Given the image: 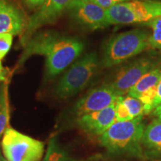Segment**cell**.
I'll return each instance as SVG.
<instances>
[{"instance_id":"6da1fadb","label":"cell","mask_w":161,"mask_h":161,"mask_svg":"<svg viewBox=\"0 0 161 161\" xmlns=\"http://www.w3.org/2000/svg\"><path fill=\"white\" fill-rule=\"evenodd\" d=\"M24 46L17 67L33 55L46 57V78L55 77L81 55L84 43L78 38L61 35L57 31H43L35 34Z\"/></svg>"},{"instance_id":"7a4b0ae2","label":"cell","mask_w":161,"mask_h":161,"mask_svg":"<svg viewBox=\"0 0 161 161\" xmlns=\"http://www.w3.org/2000/svg\"><path fill=\"white\" fill-rule=\"evenodd\" d=\"M142 116L116 121L101 136V144L114 155L143 156L142 139L145 130Z\"/></svg>"},{"instance_id":"3957f363","label":"cell","mask_w":161,"mask_h":161,"mask_svg":"<svg viewBox=\"0 0 161 161\" xmlns=\"http://www.w3.org/2000/svg\"><path fill=\"white\" fill-rule=\"evenodd\" d=\"M100 62L96 52H90L72 64L58 80L54 96L66 99L75 96L87 86L98 71Z\"/></svg>"},{"instance_id":"277c9868","label":"cell","mask_w":161,"mask_h":161,"mask_svg":"<svg viewBox=\"0 0 161 161\" xmlns=\"http://www.w3.org/2000/svg\"><path fill=\"white\" fill-rule=\"evenodd\" d=\"M148 32L143 29L130 30L113 37L104 48L102 66L111 67L148 49Z\"/></svg>"},{"instance_id":"5b68a950","label":"cell","mask_w":161,"mask_h":161,"mask_svg":"<svg viewBox=\"0 0 161 161\" xmlns=\"http://www.w3.org/2000/svg\"><path fill=\"white\" fill-rule=\"evenodd\" d=\"M110 25L148 23L161 16V1L130 0L106 9Z\"/></svg>"},{"instance_id":"8992f818","label":"cell","mask_w":161,"mask_h":161,"mask_svg":"<svg viewBox=\"0 0 161 161\" xmlns=\"http://www.w3.org/2000/svg\"><path fill=\"white\" fill-rule=\"evenodd\" d=\"M2 150L8 161H40L44 143L8 127L3 136Z\"/></svg>"},{"instance_id":"52a82bcc","label":"cell","mask_w":161,"mask_h":161,"mask_svg":"<svg viewBox=\"0 0 161 161\" xmlns=\"http://www.w3.org/2000/svg\"><path fill=\"white\" fill-rule=\"evenodd\" d=\"M160 64V52L142 56L119 69L109 84L118 96H123L142 76Z\"/></svg>"},{"instance_id":"ba28073f","label":"cell","mask_w":161,"mask_h":161,"mask_svg":"<svg viewBox=\"0 0 161 161\" xmlns=\"http://www.w3.org/2000/svg\"><path fill=\"white\" fill-rule=\"evenodd\" d=\"M66 11L69 17L84 29L97 30L110 25L106 9L90 0H73Z\"/></svg>"},{"instance_id":"9c48e42d","label":"cell","mask_w":161,"mask_h":161,"mask_svg":"<svg viewBox=\"0 0 161 161\" xmlns=\"http://www.w3.org/2000/svg\"><path fill=\"white\" fill-rule=\"evenodd\" d=\"M72 1L73 0H46L44 5L27 20L25 29L20 37L22 45H25L40 28L55 23L66 11Z\"/></svg>"},{"instance_id":"30bf717a","label":"cell","mask_w":161,"mask_h":161,"mask_svg":"<svg viewBox=\"0 0 161 161\" xmlns=\"http://www.w3.org/2000/svg\"><path fill=\"white\" fill-rule=\"evenodd\" d=\"M119 97L109 84H102L90 90L78 101L72 108V114L78 118L101 110L115 103Z\"/></svg>"},{"instance_id":"8fae6325","label":"cell","mask_w":161,"mask_h":161,"mask_svg":"<svg viewBox=\"0 0 161 161\" xmlns=\"http://www.w3.org/2000/svg\"><path fill=\"white\" fill-rule=\"evenodd\" d=\"M115 103L101 110L85 114L77 118L78 126L86 134L102 136L116 122Z\"/></svg>"},{"instance_id":"7c38bea8","label":"cell","mask_w":161,"mask_h":161,"mask_svg":"<svg viewBox=\"0 0 161 161\" xmlns=\"http://www.w3.org/2000/svg\"><path fill=\"white\" fill-rule=\"evenodd\" d=\"M26 23L25 14L19 7L6 0H0V35L22 34Z\"/></svg>"},{"instance_id":"4fadbf2b","label":"cell","mask_w":161,"mask_h":161,"mask_svg":"<svg viewBox=\"0 0 161 161\" xmlns=\"http://www.w3.org/2000/svg\"><path fill=\"white\" fill-rule=\"evenodd\" d=\"M143 156L148 158H161V120L154 119L145 128L142 139Z\"/></svg>"},{"instance_id":"5bb4252c","label":"cell","mask_w":161,"mask_h":161,"mask_svg":"<svg viewBox=\"0 0 161 161\" xmlns=\"http://www.w3.org/2000/svg\"><path fill=\"white\" fill-rule=\"evenodd\" d=\"M161 79V64L147 72L128 92V95L138 98L142 92L158 86Z\"/></svg>"},{"instance_id":"9a60e30c","label":"cell","mask_w":161,"mask_h":161,"mask_svg":"<svg viewBox=\"0 0 161 161\" xmlns=\"http://www.w3.org/2000/svg\"><path fill=\"white\" fill-rule=\"evenodd\" d=\"M42 161H76L58 143L55 136L49 141L46 155Z\"/></svg>"},{"instance_id":"2e32d148","label":"cell","mask_w":161,"mask_h":161,"mask_svg":"<svg viewBox=\"0 0 161 161\" xmlns=\"http://www.w3.org/2000/svg\"><path fill=\"white\" fill-rule=\"evenodd\" d=\"M10 120L9 100L7 84H4L0 90V138L8 128Z\"/></svg>"},{"instance_id":"e0dca14e","label":"cell","mask_w":161,"mask_h":161,"mask_svg":"<svg viewBox=\"0 0 161 161\" xmlns=\"http://www.w3.org/2000/svg\"><path fill=\"white\" fill-rule=\"evenodd\" d=\"M152 29L148 37L149 49L161 50V16L143 24Z\"/></svg>"},{"instance_id":"ac0fdd59","label":"cell","mask_w":161,"mask_h":161,"mask_svg":"<svg viewBox=\"0 0 161 161\" xmlns=\"http://www.w3.org/2000/svg\"><path fill=\"white\" fill-rule=\"evenodd\" d=\"M122 102L133 118L144 115V106L139 98L128 96L122 97Z\"/></svg>"},{"instance_id":"d6986e66","label":"cell","mask_w":161,"mask_h":161,"mask_svg":"<svg viewBox=\"0 0 161 161\" xmlns=\"http://www.w3.org/2000/svg\"><path fill=\"white\" fill-rule=\"evenodd\" d=\"M157 86L146 90L138 98L144 106V114H148L154 110V102L156 97Z\"/></svg>"},{"instance_id":"ffe728a7","label":"cell","mask_w":161,"mask_h":161,"mask_svg":"<svg viewBox=\"0 0 161 161\" xmlns=\"http://www.w3.org/2000/svg\"><path fill=\"white\" fill-rule=\"evenodd\" d=\"M122 97L123 96H119L116 101V121L131 120L134 118L129 114L128 109L122 102Z\"/></svg>"},{"instance_id":"44dd1931","label":"cell","mask_w":161,"mask_h":161,"mask_svg":"<svg viewBox=\"0 0 161 161\" xmlns=\"http://www.w3.org/2000/svg\"><path fill=\"white\" fill-rule=\"evenodd\" d=\"M13 35L1 34L0 35V60H2L8 53L13 43Z\"/></svg>"},{"instance_id":"7402d4cb","label":"cell","mask_w":161,"mask_h":161,"mask_svg":"<svg viewBox=\"0 0 161 161\" xmlns=\"http://www.w3.org/2000/svg\"><path fill=\"white\" fill-rule=\"evenodd\" d=\"M94 3L97 4L104 9H108L112 6L117 5V4L124 3V2L130 1V0H90Z\"/></svg>"},{"instance_id":"603a6c76","label":"cell","mask_w":161,"mask_h":161,"mask_svg":"<svg viewBox=\"0 0 161 161\" xmlns=\"http://www.w3.org/2000/svg\"><path fill=\"white\" fill-rule=\"evenodd\" d=\"M46 0H25L26 5L31 9H39L46 3Z\"/></svg>"},{"instance_id":"cb8c5ba5","label":"cell","mask_w":161,"mask_h":161,"mask_svg":"<svg viewBox=\"0 0 161 161\" xmlns=\"http://www.w3.org/2000/svg\"><path fill=\"white\" fill-rule=\"evenodd\" d=\"M160 104H161V79L160 80V81H159L158 86H157L156 97L154 102V109H155L158 105H160Z\"/></svg>"},{"instance_id":"d4e9b609","label":"cell","mask_w":161,"mask_h":161,"mask_svg":"<svg viewBox=\"0 0 161 161\" xmlns=\"http://www.w3.org/2000/svg\"><path fill=\"white\" fill-rule=\"evenodd\" d=\"M8 74V71L3 66L1 60H0V82L6 81Z\"/></svg>"},{"instance_id":"484cf974","label":"cell","mask_w":161,"mask_h":161,"mask_svg":"<svg viewBox=\"0 0 161 161\" xmlns=\"http://www.w3.org/2000/svg\"><path fill=\"white\" fill-rule=\"evenodd\" d=\"M153 114H154V116L158 117V119L161 120V104L153 110Z\"/></svg>"},{"instance_id":"4316f807","label":"cell","mask_w":161,"mask_h":161,"mask_svg":"<svg viewBox=\"0 0 161 161\" xmlns=\"http://www.w3.org/2000/svg\"><path fill=\"white\" fill-rule=\"evenodd\" d=\"M84 161H108L105 160V159L102 158V157H99V156H95V157H92L87 160H84Z\"/></svg>"},{"instance_id":"83f0119b","label":"cell","mask_w":161,"mask_h":161,"mask_svg":"<svg viewBox=\"0 0 161 161\" xmlns=\"http://www.w3.org/2000/svg\"><path fill=\"white\" fill-rule=\"evenodd\" d=\"M0 161H8L6 159L3 154H2L1 151H0Z\"/></svg>"}]
</instances>
